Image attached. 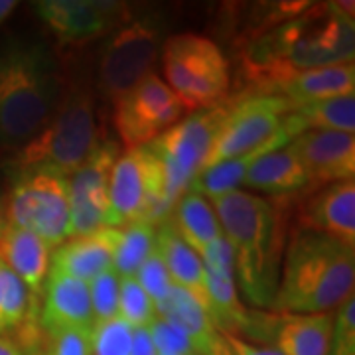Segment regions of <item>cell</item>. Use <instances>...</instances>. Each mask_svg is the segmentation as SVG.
<instances>
[{"label":"cell","instance_id":"cell-1","mask_svg":"<svg viewBox=\"0 0 355 355\" xmlns=\"http://www.w3.org/2000/svg\"><path fill=\"white\" fill-rule=\"evenodd\" d=\"M354 4H310L302 14L245 40L243 73L257 93H272L300 71L354 62Z\"/></svg>","mask_w":355,"mask_h":355},{"label":"cell","instance_id":"cell-2","mask_svg":"<svg viewBox=\"0 0 355 355\" xmlns=\"http://www.w3.org/2000/svg\"><path fill=\"white\" fill-rule=\"evenodd\" d=\"M211 205L231 245L245 298L253 306L270 308L284 257V211L277 202L241 190L211 200Z\"/></svg>","mask_w":355,"mask_h":355},{"label":"cell","instance_id":"cell-3","mask_svg":"<svg viewBox=\"0 0 355 355\" xmlns=\"http://www.w3.org/2000/svg\"><path fill=\"white\" fill-rule=\"evenodd\" d=\"M272 306L280 314H326L354 296L355 249L294 229L284 249Z\"/></svg>","mask_w":355,"mask_h":355},{"label":"cell","instance_id":"cell-4","mask_svg":"<svg viewBox=\"0 0 355 355\" xmlns=\"http://www.w3.org/2000/svg\"><path fill=\"white\" fill-rule=\"evenodd\" d=\"M62 99V79L42 42H10L0 50V144L20 148L48 125Z\"/></svg>","mask_w":355,"mask_h":355},{"label":"cell","instance_id":"cell-5","mask_svg":"<svg viewBox=\"0 0 355 355\" xmlns=\"http://www.w3.org/2000/svg\"><path fill=\"white\" fill-rule=\"evenodd\" d=\"M99 142L93 91L83 83H73L62 93L48 125L16 150L12 168H46L69 178Z\"/></svg>","mask_w":355,"mask_h":355},{"label":"cell","instance_id":"cell-6","mask_svg":"<svg viewBox=\"0 0 355 355\" xmlns=\"http://www.w3.org/2000/svg\"><path fill=\"white\" fill-rule=\"evenodd\" d=\"M166 85L184 103L188 113L223 105L231 89L225 53L214 40L200 34H176L162 44Z\"/></svg>","mask_w":355,"mask_h":355},{"label":"cell","instance_id":"cell-7","mask_svg":"<svg viewBox=\"0 0 355 355\" xmlns=\"http://www.w3.org/2000/svg\"><path fill=\"white\" fill-rule=\"evenodd\" d=\"M229 105L223 103L182 119L148 144V150L158 158L164 176V205L172 214L174 205L191 182L205 168L219 130L227 119Z\"/></svg>","mask_w":355,"mask_h":355},{"label":"cell","instance_id":"cell-8","mask_svg":"<svg viewBox=\"0 0 355 355\" xmlns=\"http://www.w3.org/2000/svg\"><path fill=\"white\" fill-rule=\"evenodd\" d=\"M6 223L60 247L69 237L67 176L46 168L16 170L6 191Z\"/></svg>","mask_w":355,"mask_h":355},{"label":"cell","instance_id":"cell-9","mask_svg":"<svg viewBox=\"0 0 355 355\" xmlns=\"http://www.w3.org/2000/svg\"><path fill=\"white\" fill-rule=\"evenodd\" d=\"M168 217L158 158L148 146L119 154L109 176V227L121 229L137 221L160 225Z\"/></svg>","mask_w":355,"mask_h":355},{"label":"cell","instance_id":"cell-10","mask_svg":"<svg viewBox=\"0 0 355 355\" xmlns=\"http://www.w3.org/2000/svg\"><path fill=\"white\" fill-rule=\"evenodd\" d=\"M164 28L156 14H144L109 38L99 58V89L107 99L116 101L153 73L164 44Z\"/></svg>","mask_w":355,"mask_h":355},{"label":"cell","instance_id":"cell-11","mask_svg":"<svg viewBox=\"0 0 355 355\" xmlns=\"http://www.w3.org/2000/svg\"><path fill=\"white\" fill-rule=\"evenodd\" d=\"M186 114L188 109L184 103L156 73L140 79L113 101V127L128 150L148 146Z\"/></svg>","mask_w":355,"mask_h":355},{"label":"cell","instance_id":"cell-12","mask_svg":"<svg viewBox=\"0 0 355 355\" xmlns=\"http://www.w3.org/2000/svg\"><path fill=\"white\" fill-rule=\"evenodd\" d=\"M227 119L214 142L205 168L266 144L282 128L286 114L294 111L291 101L275 93H253L237 101H227Z\"/></svg>","mask_w":355,"mask_h":355},{"label":"cell","instance_id":"cell-13","mask_svg":"<svg viewBox=\"0 0 355 355\" xmlns=\"http://www.w3.org/2000/svg\"><path fill=\"white\" fill-rule=\"evenodd\" d=\"M119 144L103 140L69 182V237H87L109 227V176Z\"/></svg>","mask_w":355,"mask_h":355},{"label":"cell","instance_id":"cell-14","mask_svg":"<svg viewBox=\"0 0 355 355\" xmlns=\"http://www.w3.org/2000/svg\"><path fill=\"white\" fill-rule=\"evenodd\" d=\"M207 288V314L221 334L239 336L249 331L251 312L241 304L235 284V259L227 239L221 235L202 254Z\"/></svg>","mask_w":355,"mask_h":355},{"label":"cell","instance_id":"cell-15","mask_svg":"<svg viewBox=\"0 0 355 355\" xmlns=\"http://www.w3.org/2000/svg\"><path fill=\"white\" fill-rule=\"evenodd\" d=\"M36 12L62 44H79L113 30L127 16V6L95 0H44L36 4Z\"/></svg>","mask_w":355,"mask_h":355},{"label":"cell","instance_id":"cell-16","mask_svg":"<svg viewBox=\"0 0 355 355\" xmlns=\"http://www.w3.org/2000/svg\"><path fill=\"white\" fill-rule=\"evenodd\" d=\"M304 166L310 190L314 186H330L343 180H354L355 137L336 130H304L292 140Z\"/></svg>","mask_w":355,"mask_h":355},{"label":"cell","instance_id":"cell-17","mask_svg":"<svg viewBox=\"0 0 355 355\" xmlns=\"http://www.w3.org/2000/svg\"><path fill=\"white\" fill-rule=\"evenodd\" d=\"M296 217L298 229L322 233L355 249V182L343 180L310 193Z\"/></svg>","mask_w":355,"mask_h":355},{"label":"cell","instance_id":"cell-18","mask_svg":"<svg viewBox=\"0 0 355 355\" xmlns=\"http://www.w3.org/2000/svg\"><path fill=\"white\" fill-rule=\"evenodd\" d=\"M44 304L38 312V324L44 331L87 330L95 320L89 300L87 282L50 270L44 286Z\"/></svg>","mask_w":355,"mask_h":355},{"label":"cell","instance_id":"cell-19","mask_svg":"<svg viewBox=\"0 0 355 355\" xmlns=\"http://www.w3.org/2000/svg\"><path fill=\"white\" fill-rule=\"evenodd\" d=\"M306 128L300 121V116L296 114V111H291L286 114V121L275 137H270L266 144L254 148L251 153L237 156V158H231L225 162H219L216 166H209V168H203L202 172L198 174V178L191 182L190 190L198 191L200 196H203L205 200L209 198L216 200L221 198L229 191L239 190V186L245 180V174L249 172V168L253 164L257 158H261L263 154L272 153V150H279L282 146H288L292 140L296 139L298 135H302Z\"/></svg>","mask_w":355,"mask_h":355},{"label":"cell","instance_id":"cell-20","mask_svg":"<svg viewBox=\"0 0 355 355\" xmlns=\"http://www.w3.org/2000/svg\"><path fill=\"white\" fill-rule=\"evenodd\" d=\"M156 316L182 330L198 355H231L225 336L217 330L209 314L180 286H172L160 304L154 306Z\"/></svg>","mask_w":355,"mask_h":355},{"label":"cell","instance_id":"cell-21","mask_svg":"<svg viewBox=\"0 0 355 355\" xmlns=\"http://www.w3.org/2000/svg\"><path fill=\"white\" fill-rule=\"evenodd\" d=\"M119 229L107 227L87 235L65 239L50 259V270L64 272L83 282H91L103 272L113 270Z\"/></svg>","mask_w":355,"mask_h":355},{"label":"cell","instance_id":"cell-22","mask_svg":"<svg viewBox=\"0 0 355 355\" xmlns=\"http://www.w3.org/2000/svg\"><path fill=\"white\" fill-rule=\"evenodd\" d=\"M0 261L40 298L50 275V247L26 229L6 225L0 233Z\"/></svg>","mask_w":355,"mask_h":355},{"label":"cell","instance_id":"cell-23","mask_svg":"<svg viewBox=\"0 0 355 355\" xmlns=\"http://www.w3.org/2000/svg\"><path fill=\"white\" fill-rule=\"evenodd\" d=\"M272 93L291 101L294 109L310 103L342 97V95H354L355 65L354 62H343V64L306 69L282 81Z\"/></svg>","mask_w":355,"mask_h":355},{"label":"cell","instance_id":"cell-24","mask_svg":"<svg viewBox=\"0 0 355 355\" xmlns=\"http://www.w3.org/2000/svg\"><path fill=\"white\" fill-rule=\"evenodd\" d=\"M243 184L251 190L265 191L277 198L300 193L306 188L310 190L304 166L291 144L257 158L245 174Z\"/></svg>","mask_w":355,"mask_h":355},{"label":"cell","instance_id":"cell-25","mask_svg":"<svg viewBox=\"0 0 355 355\" xmlns=\"http://www.w3.org/2000/svg\"><path fill=\"white\" fill-rule=\"evenodd\" d=\"M156 251L162 257L172 282L196 298V302L207 312V288L202 259L180 239L176 229L166 219L156 225Z\"/></svg>","mask_w":355,"mask_h":355},{"label":"cell","instance_id":"cell-26","mask_svg":"<svg viewBox=\"0 0 355 355\" xmlns=\"http://www.w3.org/2000/svg\"><path fill=\"white\" fill-rule=\"evenodd\" d=\"M334 331V312L280 314L272 340L282 355H328Z\"/></svg>","mask_w":355,"mask_h":355},{"label":"cell","instance_id":"cell-27","mask_svg":"<svg viewBox=\"0 0 355 355\" xmlns=\"http://www.w3.org/2000/svg\"><path fill=\"white\" fill-rule=\"evenodd\" d=\"M168 221L176 229L180 239L200 259L207 251V247L223 235L211 202L193 190L184 191L180 196Z\"/></svg>","mask_w":355,"mask_h":355},{"label":"cell","instance_id":"cell-28","mask_svg":"<svg viewBox=\"0 0 355 355\" xmlns=\"http://www.w3.org/2000/svg\"><path fill=\"white\" fill-rule=\"evenodd\" d=\"M156 249V225L148 221H137L119 229L114 249L113 270L119 279L135 277L140 265Z\"/></svg>","mask_w":355,"mask_h":355},{"label":"cell","instance_id":"cell-29","mask_svg":"<svg viewBox=\"0 0 355 355\" xmlns=\"http://www.w3.org/2000/svg\"><path fill=\"white\" fill-rule=\"evenodd\" d=\"M38 312V298L0 261V322L4 330H20Z\"/></svg>","mask_w":355,"mask_h":355},{"label":"cell","instance_id":"cell-30","mask_svg":"<svg viewBox=\"0 0 355 355\" xmlns=\"http://www.w3.org/2000/svg\"><path fill=\"white\" fill-rule=\"evenodd\" d=\"M306 130L355 132V95H342L294 109Z\"/></svg>","mask_w":355,"mask_h":355},{"label":"cell","instance_id":"cell-31","mask_svg":"<svg viewBox=\"0 0 355 355\" xmlns=\"http://www.w3.org/2000/svg\"><path fill=\"white\" fill-rule=\"evenodd\" d=\"M135 328L123 318L95 322L89 331L91 355H130Z\"/></svg>","mask_w":355,"mask_h":355},{"label":"cell","instance_id":"cell-32","mask_svg":"<svg viewBox=\"0 0 355 355\" xmlns=\"http://www.w3.org/2000/svg\"><path fill=\"white\" fill-rule=\"evenodd\" d=\"M119 318H123L135 330L146 328L156 318L154 302L142 291V286L135 277H125L119 280Z\"/></svg>","mask_w":355,"mask_h":355},{"label":"cell","instance_id":"cell-33","mask_svg":"<svg viewBox=\"0 0 355 355\" xmlns=\"http://www.w3.org/2000/svg\"><path fill=\"white\" fill-rule=\"evenodd\" d=\"M119 275L114 270H109L87 282L95 322H105L119 316Z\"/></svg>","mask_w":355,"mask_h":355},{"label":"cell","instance_id":"cell-34","mask_svg":"<svg viewBox=\"0 0 355 355\" xmlns=\"http://www.w3.org/2000/svg\"><path fill=\"white\" fill-rule=\"evenodd\" d=\"M135 279L142 286V291L146 292L150 296V300L154 302V306L160 304L168 296L170 288L174 286V282L168 275V268H166L162 257L158 254V251L154 249L150 257L140 265V268L137 270Z\"/></svg>","mask_w":355,"mask_h":355},{"label":"cell","instance_id":"cell-35","mask_svg":"<svg viewBox=\"0 0 355 355\" xmlns=\"http://www.w3.org/2000/svg\"><path fill=\"white\" fill-rule=\"evenodd\" d=\"M34 347H38L42 355H91L87 330L44 331L42 342Z\"/></svg>","mask_w":355,"mask_h":355},{"label":"cell","instance_id":"cell-36","mask_svg":"<svg viewBox=\"0 0 355 355\" xmlns=\"http://www.w3.org/2000/svg\"><path fill=\"white\" fill-rule=\"evenodd\" d=\"M148 331L153 338L156 355H198L188 336L162 318H154L148 324Z\"/></svg>","mask_w":355,"mask_h":355},{"label":"cell","instance_id":"cell-37","mask_svg":"<svg viewBox=\"0 0 355 355\" xmlns=\"http://www.w3.org/2000/svg\"><path fill=\"white\" fill-rule=\"evenodd\" d=\"M328 355H355V298L345 300L336 316Z\"/></svg>","mask_w":355,"mask_h":355},{"label":"cell","instance_id":"cell-38","mask_svg":"<svg viewBox=\"0 0 355 355\" xmlns=\"http://www.w3.org/2000/svg\"><path fill=\"white\" fill-rule=\"evenodd\" d=\"M223 336L229 343L231 355H282L277 347H261V345L249 343L247 340H241L239 336H229V334H223Z\"/></svg>","mask_w":355,"mask_h":355},{"label":"cell","instance_id":"cell-39","mask_svg":"<svg viewBox=\"0 0 355 355\" xmlns=\"http://www.w3.org/2000/svg\"><path fill=\"white\" fill-rule=\"evenodd\" d=\"M130 355H156L154 349L153 338L148 326L146 328H137L132 334V347H130Z\"/></svg>","mask_w":355,"mask_h":355},{"label":"cell","instance_id":"cell-40","mask_svg":"<svg viewBox=\"0 0 355 355\" xmlns=\"http://www.w3.org/2000/svg\"><path fill=\"white\" fill-rule=\"evenodd\" d=\"M0 355H24V352L20 349L18 343H14L12 340L0 336Z\"/></svg>","mask_w":355,"mask_h":355},{"label":"cell","instance_id":"cell-41","mask_svg":"<svg viewBox=\"0 0 355 355\" xmlns=\"http://www.w3.org/2000/svg\"><path fill=\"white\" fill-rule=\"evenodd\" d=\"M8 223H6V190H4V182L0 176V233L4 231Z\"/></svg>","mask_w":355,"mask_h":355},{"label":"cell","instance_id":"cell-42","mask_svg":"<svg viewBox=\"0 0 355 355\" xmlns=\"http://www.w3.org/2000/svg\"><path fill=\"white\" fill-rule=\"evenodd\" d=\"M14 8H16L14 0H0V24L14 12Z\"/></svg>","mask_w":355,"mask_h":355},{"label":"cell","instance_id":"cell-43","mask_svg":"<svg viewBox=\"0 0 355 355\" xmlns=\"http://www.w3.org/2000/svg\"><path fill=\"white\" fill-rule=\"evenodd\" d=\"M24 355H42L38 347H32V349H24Z\"/></svg>","mask_w":355,"mask_h":355},{"label":"cell","instance_id":"cell-44","mask_svg":"<svg viewBox=\"0 0 355 355\" xmlns=\"http://www.w3.org/2000/svg\"><path fill=\"white\" fill-rule=\"evenodd\" d=\"M2 334H6V330H4V326H2V322H0V336H2Z\"/></svg>","mask_w":355,"mask_h":355}]
</instances>
